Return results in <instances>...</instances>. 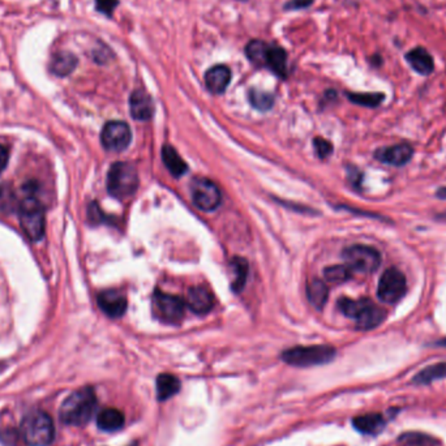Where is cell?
I'll use <instances>...</instances> for the list:
<instances>
[{"label": "cell", "mask_w": 446, "mask_h": 446, "mask_svg": "<svg viewBox=\"0 0 446 446\" xmlns=\"http://www.w3.org/2000/svg\"><path fill=\"white\" fill-rule=\"evenodd\" d=\"M130 110L133 119L142 121L152 119L155 111L152 96L142 89H136L130 97Z\"/></svg>", "instance_id": "4fadbf2b"}, {"label": "cell", "mask_w": 446, "mask_h": 446, "mask_svg": "<svg viewBox=\"0 0 446 446\" xmlns=\"http://www.w3.org/2000/svg\"><path fill=\"white\" fill-rule=\"evenodd\" d=\"M407 282L402 273L395 268H391L381 275L377 295L385 303H397L406 294Z\"/></svg>", "instance_id": "30bf717a"}, {"label": "cell", "mask_w": 446, "mask_h": 446, "mask_svg": "<svg viewBox=\"0 0 446 446\" xmlns=\"http://www.w3.org/2000/svg\"><path fill=\"white\" fill-rule=\"evenodd\" d=\"M352 425L357 431L364 435L376 436L382 432L386 422L381 413H367L357 416L352 420Z\"/></svg>", "instance_id": "d6986e66"}, {"label": "cell", "mask_w": 446, "mask_h": 446, "mask_svg": "<svg viewBox=\"0 0 446 446\" xmlns=\"http://www.w3.org/2000/svg\"><path fill=\"white\" fill-rule=\"evenodd\" d=\"M437 345H438V346H444V348H446V338H444L443 341H440Z\"/></svg>", "instance_id": "f35d334b"}, {"label": "cell", "mask_w": 446, "mask_h": 446, "mask_svg": "<svg viewBox=\"0 0 446 446\" xmlns=\"http://www.w3.org/2000/svg\"><path fill=\"white\" fill-rule=\"evenodd\" d=\"M243 1H246V0H243Z\"/></svg>", "instance_id": "60d3db41"}, {"label": "cell", "mask_w": 446, "mask_h": 446, "mask_svg": "<svg viewBox=\"0 0 446 446\" xmlns=\"http://www.w3.org/2000/svg\"><path fill=\"white\" fill-rule=\"evenodd\" d=\"M77 65H78V60L75 55L62 51L53 56L50 68H51V72L56 76L66 77L76 69Z\"/></svg>", "instance_id": "ffe728a7"}, {"label": "cell", "mask_w": 446, "mask_h": 446, "mask_svg": "<svg viewBox=\"0 0 446 446\" xmlns=\"http://www.w3.org/2000/svg\"><path fill=\"white\" fill-rule=\"evenodd\" d=\"M22 435L29 446H49L55 437L54 422L51 416L41 410L26 413L22 419Z\"/></svg>", "instance_id": "7a4b0ae2"}, {"label": "cell", "mask_w": 446, "mask_h": 446, "mask_svg": "<svg viewBox=\"0 0 446 446\" xmlns=\"http://www.w3.org/2000/svg\"><path fill=\"white\" fill-rule=\"evenodd\" d=\"M436 196L443 198V200H446V187H443L440 188L437 192H436Z\"/></svg>", "instance_id": "74e56055"}, {"label": "cell", "mask_w": 446, "mask_h": 446, "mask_svg": "<svg viewBox=\"0 0 446 446\" xmlns=\"http://www.w3.org/2000/svg\"><path fill=\"white\" fill-rule=\"evenodd\" d=\"M124 422H126L124 415L117 409H105L98 413V418H97L99 429L106 432L118 431L124 425Z\"/></svg>", "instance_id": "44dd1931"}, {"label": "cell", "mask_w": 446, "mask_h": 446, "mask_svg": "<svg viewBox=\"0 0 446 446\" xmlns=\"http://www.w3.org/2000/svg\"><path fill=\"white\" fill-rule=\"evenodd\" d=\"M307 295H308L311 305H314L316 309H323L327 305L329 289L323 281L316 280L314 282L308 284Z\"/></svg>", "instance_id": "cb8c5ba5"}, {"label": "cell", "mask_w": 446, "mask_h": 446, "mask_svg": "<svg viewBox=\"0 0 446 446\" xmlns=\"http://www.w3.org/2000/svg\"><path fill=\"white\" fill-rule=\"evenodd\" d=\"M314 145H315L317 155H318L321 160H325V158H327V157L333 153V145H332V142L324 140V139H321V137H316Z\"/></svg>", "instance_id": "836d02e7"}, {"label": "cell", "mask_w": 446, "mask_h": 446, "mask_svg": "<svg viewBox=\"0 0 446 446\" xmlns=\"http://www.w3.org/2000/svg\"><path fill=\"white\" fill-rule=\"evenodd\" d=\"M214 305V298L210 290L204 286H195L188 291L187 305L196 315H207Z\"/></svg>", "instance_id": "5bb4252c"}, {"label": "cell", "mask_w": 446, "mask_h": 446, "mask_svg": "<svg viewBox=\"0 0 446 446\" xmlns=\"http://www.w3.org/2000/svg\"><path fill=\"white\" fill-rule=\"evenodd\" d=\"M154 314L166 324H179L185 317V303L175 295L155 291L153 296Z\"/></svg>", "instance_id": "52a82bcc"}, {"label": "cell", "mask_w": 446, "mask_h": 446, "mask_svg": "<svg viewBox=\"0 0 446 446\" xmlns=\"http://www.w3.org/2000/svg\"><path fill=\"white\" fill-rule=\"evenodd\" d=\"M97 404V398L94 391L92 388H83L78 389L76 392L69 394L62 403L59 416L60 420L68 425H81L87 424V422L92 419L93 413L96 410Z\"/></svg>", "instance_id": "6da1fadb"}, {"label": "cell", "mask_w": 446, "mask_h": 446, "mask_svg": "<svg viewBox=\"0 0 446 446\" xmlns=\"http://www.w3.org/2000/svg\"><path fill=\"white\" fill-rule=\"evenodd\" d=\"M162 158L164 164L169 171L174 175L175 178L183 176L188 170V164H185L183 158L175 151L174 146L171 145H164L162 149Z\"/></svg>", "instance_id": "7402d4cb"}, {"label": "cell", "mask_w": 446, "mask_h": 446, "mask_svg": "<svg viewBox=\"0 0 446 446\" xmlns=\"http://www.w3.org/2000/svg\"><path fill=\"white\" fill-rule=\"evenodd\" d=\"M343 259L352 272L370 274L379 269L381 256L379 250L368 246H352L343 250Z\"/></svg>", "instance_id": "8992f818"}, {"label": "cell", "mask_w": 446, "mask_h": 446, "mask_svg": "<svg viewBox=\"0 0 446 446\" xmlns=\"http://www.w3.org/2000/svg\"><path fill=\"white\" fill-rule=\"evenodd\" d=\"M406 60L413 71L427 76L435 71V62L432 55L425 50L424 47H415L406 54Z\"/></svg>", "instance_id": "ac0fdd59"}, {"label": "cell", "mask_w": 446, "mask_h": 446, "mask_svg": "<svg viewBox=\"0 0 446 446\" xmlns=\"http://www.w3.org/2000/svg\"><path fill=\"white\" fill-rule=\"evenodd\" d=\"M157 395L160 401H166L174 397L180 391V381L174 375L162 373L157 377Z\"/></svg>", "instance_id": "603a6c76"}, {"label": "cell", "mask_w": 446, "mask_h": 446, "mask_svg": "<svg viewBox=\"0 0 446 446\" xmlns=\"http://www.w3.org/2000/svg\"><path fill=\"white\" fill-rule=\"evenodd\" d=\"M97 302L101 311L111 318H119L124 315L128 305L126 296L117 290L102 291L97 298Z\"/></svg>", "instance_id": "7c38bea8"}, {"label": "cell", "mask_w": 446, "mask_h": 446, "mask_svg": "<svg viewBox=\"0 0 446 446\" xmlns=\"http://www.w3.org/2000/svg\"><path fill=\"white\" fill-rule=\"evenodd\" d=\"M0 195H1V188H0Z\"/></svg>", "instance_id": "ab89813d"}, {"label": "cell", "mask_w": 446, "mask_h": 446, "mask_svg": "<svg viewBox=\"0 0 446 446\" xmlns=\"http://www.w3.org/2000/svg\"><path fill=\"white\" fill-rule=\"evenodd\" d=\"M231 81V69L223 65L209 68L205 74V85L213 94H222L226 92Z\"/></svg>", "instance_id": "2e32d148"}, {"label": "cell", "mask_w": 446, "mask_h": 446, "mask_svg": "<svg viewBox=\"0 0 446 446\" xmlns=\"http://www.w3.org/2000/svg\"><path fill=\"white\" fill-rule=\"evenodd\" d=\"M336 348L327 345L293 348L283 352L282 360L295 367H312L330 363L336 358Z\"/></svg>", "instance_id": "277c9868"}, {"label": "cell", "mask_w": 446, "mask_h": 446, "mask_svg": "<svg viewBox=\"0 0 446 446\" xmlns=\"http://www.w3.org/2000/svg\"><path fill=\"white\" fill-rule=\"evenodd\" d=\"M446 377V363H438V364H434L429 366L423 370H420L415 377H413V382L418 385H428L431 382Z\"/></svg>", "instance_id": "d4e9b609"}, {"label": "cell", "mask_w": 446, "mask_h": 446, "mask_svg": "<svg viewBox=\"0 0 446 446\" xmlns=\"http://www.w3.org/2000/svg\"><path fill=\"white\" fill-rule=\"evenodd\" d=\"M367 300L368 299L354 300V299H348V298H342L338 302V308L343 315L348 316L350 318H357L360 314V311L363 309V307L367 303Z\"/></svg>", "instance_id": "1f68e13d"}, {"label": "cell", "mask_w": 446, "mask_h": 446, "mask_svg": "<svg viewBox=\"0 0 446 446\" xmlns=\"http://www.w3.org/2000/svg\"><path fill=\"white\" fill-rule=\"evenodd\" d=\"M268 44L261 40H252L246 46V56L250 60L252 65L257 67H264L265 54L268 50Z\"/></svg>", "instance_id": "484cf974"}, {"label": "cell", "mask_w": 446, "mask_h": 446, "mask_svg": "<svg viewBox=\"0 0 446 446\" xmlns=\"http://www.w3.org/2000/svg\"><path fill=\"white\" fill-rule=\"evenodd\" d=\"M352 271L348 268V265H334V266H329L324 271V275L327 282L339 283L346 282L351 278Z\"/></svg>", "instance_id": "4dcf8cb0"}, {"label": "cell", "mask_w": 446, "mask_h": 446, "mask_svg": "<svg viewBox=\"0 0 446 446\" xmlns=\"http://www.w3.org/2000/svg\"><path fill=\"white\" fill-rule=\"evenodd\" d=\"M231 268L235 273V280L232 283V290L239 293L240 290L244 287L247 282V275H248V262L246 261L241 257H234L231 260Z\"/></svg>", "instance_id": "f1b7e54d"}, {"label": "cell", "mask_w": 446, "mask_h": 446, "mask_svg": "<svg viewBox=\"0 0 446 446\" xmlns=\"http://www.w3.org/2000/svg\"><path fill=\"white\" fill-rule=\"evenodd\" d=\"M89 219L93 223H99L103 219V213L96 203H93L89 207Z\"/></svg>", "instance_id": "d590c367"}, {"label": "cell", "mask_w": 446, "mask_h": 446, "mask_svg": "<svg viewBox=\"0 0 446 446\" xmlns=\"http://www.w3.org/2000/svg\"><path fill=\"white\" fill-rule=\"evenodd\" d=\"M315 0H290L283 6L284 11H300L311 7Z\"/></svg>", "instance_id": "e575fe53"}, {"label": "cell", "mask_w": 446, "mask_h": 446, "mask_svg": "<svg viewBox=\"0 0 446 446\" xmlns=\"http://www.w3.org/2000/svg\"><path fill=\"white\" fill-rule=\"evenodd\" d=\"M20 225L29 239L38 241L44 238V207L35 197H28L22 201L20 207Z\"/></svg>", "instance_id": "5b68a950"}, {"label": "cell", "mask_w": 446, "mask_h": 446, "mask_svg": "<svg viewBox=\"0 0 446 446\" xmlns=\"http://www.w3.org/2000/svg\"><path fill=\"white\" fill-rule=\"evenodd\" d=\"M118 6L119 0H96V10L108 17L112 16Z\"/></svg>", "instance_id": "d6a6232c"}, {"label": "cell", "mask_w": 446, "mask_h": 446, "mask_svg": "<svg viewBox=\"0 0 446 446\" xmlns=\"http://www.w3.org/2000/svg\"><path fill=\"white\" fill-rule=\"evenodd\" d=\"M386 318V311L379 305H375L372 300H367L359 315L355 318L357 327L360 330H370L379 327Z\"/></svg>", "instance_id": "e0dca14e"}, {"label": "cell", "mask_w": 446, "mask_h": 446, "mask_svg": "<svg viewBox=\"0 0 446 446\" xmlns=\"http://www.w3.org/2000/svg\"><path fill=\"white\" fill-rule=\"evenodd\" d=\"M140 185L136 167L128 162H117L110 167L108 174V191L117 198L130 197Z\"/></svg>", "instance_id": "3957f363"}, {"label": "cell", "mask_w": 446, "mask_h": 446, "mask_svg": "<svg viewBox=\"0 0 446 446\" xmlns=\"http://www.w3.org/2000/svg\"><path fill=\"white\" fill-rule=\"evenodd\" d=\"M264 67L271 69L274 75L280 78H287L289 71H287V53L286 50L275 44H268V50L265 54Z\"/></svg>", "instance_id": "9a60e30c"}, {"label": "cell", "mask_w": 446, "mask_h": 446, "mask_svg": "<svg viewBox=\"0 0 446 446\" xmlns=\"http://www.w3.org/2000/svg\"><path fill=\"white\" fill-rule=\"evenodd\" d=\"M413 149L409 144H397L388 148H381L375 153L377 161L391 166H404L413 158Z\"/></svg>", "instance_id": "8fae6325"}, {"label": "cell", "mask_w": 446, "mask_h": 446, "mask_svg": "<svg viewBox=\"0 0 446 446\" xmlns=\"http://www.w3.org/2000/svg\"><path fill=\"white\" fill-rule=\"evenodd\" d=\"M8 158H10V153L8 149L0 144V173L7 167L8 164Z\"/></svg>", "instance_id": "8d00e7d4"}, {"label": "cell", "mask_w": 446, "mask_h": 446, "mask_svg": "<svg viewBox=\"0 0 446 446\" xmlns=\"http://www.w3.org/2000/svg\"><path fill=\"white\" fill-rule=\"evenodd\" d=\"M194 204L204 212L216 210L222 201V195L216 183L207 178H195L191 185Z\"/></svg>", "instance_id": "ba28073f"}, {"label": "cell", "mask_w": 446, "mask_h": 446, "mask_svg": "<svg viewBox=\"0 0 446 446\" xmlns=\"http://www.w3.org/2000/svg\"><path fill=\"white\" fill-rule=\"evenodd\" d=\"M400 443H402L403 445L409 446H436L438 444V441L432 436L419 434V432L403 434L400 436Z\"/></svg>", "instance_id": "f546056e"}, {"label": "cell", "mask_w": 446, "mask_h": 446, "mask_svg": "<svg viewBox=\"0 0 446 446\" xmlns=\"http://www.w3.org/2000/svg\"><path fill=\"white\" fill-rule=\"evenodd\" d=\"M132 140L130 126L124 121L112 120L105 124L101 132V141L106 151L119 153L126 151Z\"/></svg>", "instance_id": "9c48e42d"}, {"label": "cell", "mask_w": 446, "mask_h": 446, "mask_svg": "<svg viewBox=\"0 0 446 446\" xmlns=\"http://www.w3.org/2000/svg\"><path fill=\"white\" fill-rule=\"evenodd\" d=\"M248 99H250V105L259 111H268V110L272 109L273 105H274L273 94L260 90V89H256V87H252L248 92Z\"/></svg>", "instance_id": "4316f807"}, {"label": "cell", "mask_w": 446, "mask_h": 446, "mask_svg": "<svg viewBox=\"0 0 446 446\" xmlns=\"http://www.w3.org/2000/svg\"><path fill=\"white\" fill-rule=\"evenodd\" d=\"M348 98L355 105L375 109L380 106L385 96L382 93H348Z\"/></svg>", "instance_id": "83f0119b"}]
</instances>
